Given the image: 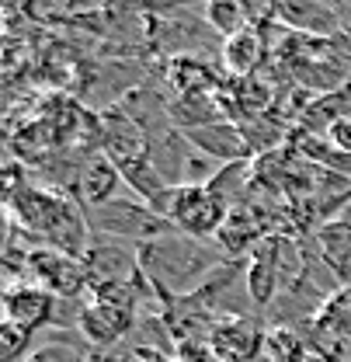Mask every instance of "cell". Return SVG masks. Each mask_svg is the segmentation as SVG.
<instances>
[{
  "mask_svg": "<svg viewBox=\"0 0 351 362\" xmlns=\"http://www.w3.org/2000/svg\"><path fill=\"white\" fill-rule=\"evenodd\" d=\"M226 262L230 258L216 240H198L177 230H167L164 237L139 247V269L153 282L160 303L198 293L206 279L216 269H222Z\"/></svg>",
  "mask_w": 351,
  "mask_h": 362,
  "instance_id": "6da1fadb",
  "label": "cell"
},
{
  "mask_svg": "<svg viewBox=\"0 0 351 362\" xmlns=\"http://www.w3.org/2000/svg\"><path fill=\"white\" fill-rule=\"evenodd\" d=\"M150 209L171 230L198 240H216L230 220V206L209 185H171L164 195L150 202Z\"/></svg>",
  "mask_w": 351,
  "mask_h": 362,
  "instance_id": "7a4b0ae2",
  "label": "cell"
},
{
  "mask_svg": "<svg viewBox=\"0 0 351 362\" xmlns=\"http://www.w3.org/2000/svg\"><path fill=\"white\" fill-rule=\"evenodd\" d=\"M84 220H88L90 233L94 237H112V240H126V244H150L157 237H164L171 226L164 223L146 202L139 199H112L105 206H94V209H84Z\"/></svg>",
  "mask_w": 351,
  "mask_h": 362,
  "instance_id": "3957f363",
  "label": "cell"
},
{
  "mask_svg": "<svg viewBox=\"0 0 351 362\" xmlns=\"http://www.w3.org/2000/svg\"><path fill=\"white\" fill-rule=\"evenodd\" d=\"M25 279L39 282L42 289H49L59 300H84V293L90 296V275L84 258L56 251L49 244H39L35 251H28V265H25Z\"/></svg>",
  "mask_w": 351,
  "mask_h": 362,
  "instance_id": "277c9868",
  "label": "cell"
},
{
  "mask_svg": "<svg viewBox=\"0 0 351 362\" xmlns=\"http://www.w3.org/2000/svg\"><path fill=\"white\" fill-rule=\"evenodd\" d=\"M275 21L289 28L292 35H309L320 42H331L345 35V18L338 7L320 4V0H292V4H275Z\"/></svg>",
  "mask_w": 351,
  "mask_h": 362,
  "instance_id": "5b68a950",
  "label": "cell"
},
{
  "mask_svg": "<svg viewBox=\"0 0 351 362\" xmlns=\"http://www.w3.org/2000/svg\"><path fill=\"white\" fill-rule=\"evenodd\" d=\"M52 314H56V296L42 289L39 282H11L4 293V320L39 334L42 327H52Z\"/></svg>",
  "mask_w": 351,
  "mask_h": 362,
  "instance_id": "8992f818",
  "label": "cell"
},
{
  "mask_svg": "<svg viewBox=\"0 0 351 362\" xmlns=\"http://www.w3.org/2000/svg\"><path fill=\"white\" fill-rule=\"evenodd\" d=\"M119 188H126L119 164L105 153H88L81 160V171H77L70 195L77 199L81 209H94V206H105V202L119 199Z\"/></svg>",
  "mask_w": 351,
  "mask_h": 362,
  "instance_id": "52a82bcc",
  "label": "cell"
},
{
  "mask_svg": "<svg viewBox=\"0 0 351 362\" xmlns=\"http://www.w3.org/2000/svg\"><path fill=\"white\" fill-rule=\"evenodd\" d=\"M84 265H88L90 286L132 279L139 272V247L126 244V240H112V237H94L90 233V247L84 255Z\"/></svg>",
  "mask_w": 351,
  "mask_h": 362,
  "instance_id": "ba28073f",
  "label": "cell"
},
{
  "mask_svg": "<svg viewBox=\"0 0 351 362\" xmlns=\"http://www.w3.org/2000/svg\"><path fill=\"white\" fill-rule=\"evenodd\" d=\"M184 136H188V143H191L198 153H206V157H213V160H220V164L254 160V150H251L247 136L240 129V122L222 119V122H213V126L188 129Z\"/></svg>",
  "mask_w": 351,
  "mask_h": 362,
  "instance_id": "9c48e42d",
  "label": "cell"
},
{
  "mask_svg": "<svg viewBox=\"0 0 351 362\" xmlns=\"http://www.w3.org/2000/svg\"><path fill=\"white\" fill-rule=\"evenodd\" d=\"M313 240H316V251H320V258L327 262V269L334 272L338 286H341V289L351 286V220L338 216V220H331V223L316 226Z\"/></svg>",
  "mask_w": 351,
  "mask_h": 362,
  "instance_id": "30bf717a",
  "label": "cell"
},
{
  "mask_svg": "<svg viewBox=\"0 0 351 362\" xmlns=\"http://www.w3.org/2000/svg\"><path fill=\"white\" fill-rule=\"evenodd\" d=\"M264 52H268V45H264V28L247 25L240 35H233V39H226V42H222L220 59H222V66H226L233 77L247 81V77L261 66Z\"/></svg>",
  "mask_w": 351,
  "mask_h": 362,
  "instance_id": "8fae6325",
  "label": "cell"
},
{
  "mask_svg": "<svg viewBox=\"0 0 351 362\" xmlns=\"http://www.w3.org/2000/svg\"><path fill=\"white\" fill-rule=\"evenodd\" d=\"M167 77L174 84L177 98H188V94H209L213 88V70L202 56H191V52H174L171 63H167Z\"/></svg>",
  "mask_w": 351,
  "mask_h": 362,
  "instance_id": "7c38bea8",
  "label": "cell"
},
{
  "mask_svg": "<svg viewBox=\"0 0 351 362\" xmlns=\"http://www.w3.org/2000/svg\"><path fill=\"white\" fill-rule=\"evenodd\" d=\"M119 171H122V181H126L129 195H136V199H139V202H146V206H150L157 195H164V192L171 188V181L157 171V164H153L150 157L129 160V164H122Z\"/></svg>",
  "mask_w": 351,
  "mask_h": 362,
  "instance_id": "4fadbf2b",
  "label": "cell"
},
{
  "mask_svg": "<svg viewBox=\"0 0 351 362\" xmlns=\"http://www.w3.org/2000/svg\"><path fill=\"white\" fill-rule=\"evenodd\" d=\"M307 334H299L296 327H282V324H268L264 334V352L261 362H307L309 356Z\"/></svg>",
  "mask_w": 351,
  "mask_h": 362,
  "instance_id": "5bb4252c",
  "label": "cell"
},
{
  "mask_svg": "<svg viewBox=\"0 0 351 362\" xmlns=\"http://www.w3.org/2000/svg\"><path fill=\"white\" fill-rule=\"evenodd\" d=\"M94 352L81 331H52V338L42 341L25 362H88Z\"/></svg>",
  "mask_w": 351,
  "mask_h": 362,
  "instance_id": "9a60e30c",
  "label": "cell"
},
{
  "mask_svg": "<svg viewBox=\"0 0 351 362\" xmlns=\"http://www.w3.org/2000/svg\"><path fill=\"white\" fill-rule=\"evenodd\" d=\"M202 21H206L209 32H216L222 42H226V39L240 35V32L251 25V14H247V7L237 4V0H213V4L202 7Z\"/></svg>",
  "mask_w": 351,
  "mask_h": 362,
  "instance_id": "2e32d148",
  "label": "cell"
},
{
  "mask_svg": "<svg viewBox=\"0 0 351 362\" xmlns=\"http://www.w3.org/2000/svg\"><path fill=\"white\" fill-rule=\"evenodd\" d=\"M313 324L331 331V334H338V338H351V286L338 289L334 296H327L323 310H320V317Z\"/></svg>",
  "mask_w": 351,
  "mask_h": 362,
  "instance_id": "e0dca14e",
  "label": "cell"
},
{
  "mask_svg": "<svg viewBox=\"0 0 351 362\" xmlns=\"http://www.w3.org/2000/svg\"><path fill=\"white\" fill-rule=\"evenodd\" d=\"M32 341H35L32 331H25V327L4 320V324H0V362H25L35 352Z\"/></svg>",
  "mask_w": 351,
  "mask_h": 362,
  "instance_id": "ac0fdd59",
  "label": "cell"
},
{
  "mask_svg": "<svg viewBox=\"0 0 351 362\" xmlns=\"http://www.w3.org/2000/svg\"><path fill=\"white\" fill-rule=\"evenodd\" d=\"M327 139L338 146V150H345L351 153V119H341V122H334L331 129H327Z\"/></svg>",
  "mask_w": 351,
  "mask_h": 362,
  "instance_id": "d6986e66",
  "label": "cell"
},
{
  "mask_svg": "<svg viewBox=\"0 0 351 362\" xmlns=\"http://www.w3.org/2000/svg\"><path fill=\"white\" fill-rule=\"evenodd\" d=\"M307 362H327V359H320V356H309V359Z\"/></svg>",
  "mask_w": 351,
  "mask_h": 362,
  "instance_id": "ffe728a7",
  "label": "cell"
}]
</instances>
